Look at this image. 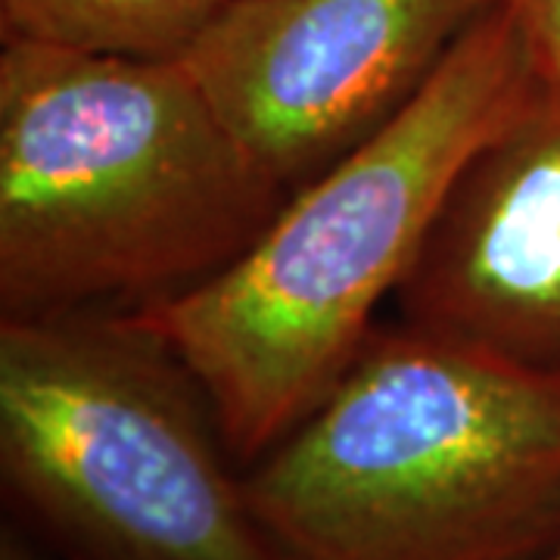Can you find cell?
I'll list each match as a JSON object with an SVG mask.
<instances>
[{
	"label": "cell",
	"instance_id": "8",
	"mask_svg": "<svg viewBox=\"0 0 560 560\" xmlns=\"http://www.w3.org/2000/svg\"><path fill=\"white\" fill-rule=\"evenodd\" d=\"M514 20L541 81L560 84V0H495Z\"/></svg>",
	"mask_w": 560,
	"mask_h": 560
},
{
	"label": "cell",
	"instance_id": "6",
	"mask_svg": "<svg viewBox=\"0 0 560 560\" xmlns=\"http://www.w3.org/2000/svg\"><path fill=\"white\" fill-rule=\"evenodd\" d=\"M399 320L560 377V84L464 162L396 293Z\"/></svg>",
	"mask_w": 560,
	"mask_h": 560
},
{
	"label": "cell",
	"instance_id": "5",
	"mask_svg": "<svg viewBox=\"0 0 560 560\" xmlns=\"http://www.w3.org/2000/svg\"><path fill=\"white\" fill-rule=\"evenodd\" d=\"M495 0H228L180 57L290 194L418 94Z\"/></svg>",
	"mask_w": 560,
	"mask_h": 560
},
{
	"label": "cell",
	"instance_id": "7",
	"mask_svg": "<svg viewBox=\"0 0 560 560\" xmlns=\"http://www.w3.org/2000/svg\"><path fill=\"white\" fill-rule=\"evenodd\" d=\"M228 0H0L3 44L180 60Z\"/></svg>",
	"mask_w": 560,
	"mask_h": 560
},
{
	"label": "cell",
	"instance_id": "4",
	"mask_svg": "<svg viewBox=\"0 0 560 560\" xmlns=\"http://www.w3.org/2000/svg\"><path fill=\"white\" fill-rule=\"evenodd\" d=\"M202 386L119 312L0 318V470L109 560H268Z\"/></svg>",
	"mask_w": 560,
	"mask_h": 560
},
{
	"label": "cell",
	"instance_id": "10",
	"mask_svg": "<svg viewBox=\"0 0 560 560\" xmlns=\"http://www.w3.org/2000/svg\"><path fill=\"white\" fill-rule=\"evenodd\" d=\"M541 560H560V539L555 541V548H551V551H548Z\"/></svg>",
	"mask_w": 560,
	"mask_h": 560
},
{
	"label": "cell",
	"instance_id": "3",
	"mask_svg": "<svg viewBox=\"0 0 560 560\" xmlns=\"http://www.w3.org/2000/svg\"><path fill=\"white\" fill-rule=\"evenodd\" d=\"M243 486L268 560H541L560 539V377L377 324Z\"/></svg>",
	"mask_w": 560,
	"mask_h": 560
},
{
	"label": "cell",
	"instance_id": "9",
	"mask_svg": "<svg viewBox=\"0 0 560 560\" xmlns=\"http://www.w3.org/2000/svg\"><path fill=\"white\" fill-rule=\"evenodd\" d=\"M0 560H35L32 551L20 545L13 536H3V545H0Z\"/></svg>",
	"mask_w": 560,
	"mask_h": 560
},
{
	"label": "cell",
	"instance_id": "1",
	"mask_svg": "<svg viewBox=\"0 0 560 560\" xmlns=\"http://www.w3.org/2000/svg\"><path fill=\"white\" fill-rule=\"evenodd\" d=\"M536 79L517 25L492 3L418 94L296 187L224 271L125 308L200 383L237 464L265 458L337 389L452 180Z\"/></svg>",
	"mask_w": 560,
	"mask_h": 560
},
{
	"label": "cell",
	"instance_id": "2",
	"mask_svg": "<svg viewBox=\"0 0 560 560\" xmlns=\"http://www.w3.org/2000/svg\"><path fill=\"white\" fill-rule=\"evenodd\" d=\"M287 197L184 60L3 44L0 315L178 296Z\"/></svg>",
	"mask_w": 560,
	"mask_h": 560
}]
</instances>
